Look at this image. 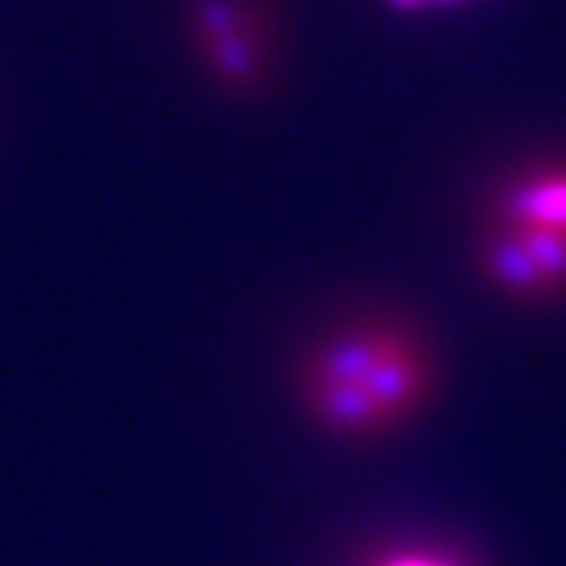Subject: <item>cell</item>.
<instances>
[{
  "instance_id": "cell-1",
  "label": "cell",
  "mask_w": 566,
  "mask_h": 566,
  "mask_svg": "<svg viewBox=\"0 0 566 566\" xmlns=\"http://www.w3.org/2000/svg\"><path fill=\"white\" fill-rule=\"evenodd\" d=\"M434 390V357L409 324L338 327L302 360L305 412L338 438H379L412 420Z\"/></svg>"
},
{
  "instance_id": "cell-2",
  "label": "cell",
  "mask_w": 566,
  "mask_h": 566,
  "mask_svg": "<svg viewBox=\"0 0 566 566\" xmlns=\"http://www.w3.org/2000/svg\"><path fill=\"white\" fill-rule=\"evenodd\" d=\"M196 52L210 77L232 93H251L269 74V27L254 0H196L188 11Z\"/></svg>"
},
{
  "instance_id": "cell-3",
  "label": "cell",
  "mask_w": 566,
  "mask_h": 566,
  "mask_svg": "<svg viewBox=\"0 0 566 566\" xmlns=\"http://www.w3.org/2000/svg\"><path fill=\"white\" fill-rule=\"evenodd\" d=\"M482 273L507 298H559L566 294V240L490 221L482 235Z\"/></svg>"
},
{
  "instance_id": "cell-4",
  "label": "cell",
  "mask_w": 566,
  "mask_h": 566,
  "mask_svg": "<svg viewBox=\"0 0 566 566\" xmlns=\"http://www.w3.org/2000/svg\"><path fill=\"white\" fill-rule=\"evenodd\" d=\"M490 221L566 240V158L507 177L493 199Z\"/></svg>"
},
{
  "instance_id": "cell-5",
  "label": "cell",
  "mask_w": 566,
  "mask_h": 566,
  "mask_svg": "<svg viewBox=\"0 0 566 566\" xmlns=\"http://www.w3.org/2000/svg\"><path fill=\"white\" fill-rule=\"evenodd\" d=\"M365 566H474V563L441 545H401V548L382 552V556H376Z\"/></svg>"
},
{
  "instance_id": "cell-6",
  "label": "cell",
  "mask_w": 566,
  "mask_h": 566,
  "mask_svg": "<svg viewBox=\"0 0 566 566\" xmlns=\"http://www.w3.org/2000/svg\"><path fill=\"white\" fill-rule=\"evenodd\" d=\"M394 8H409V11H423V8H446V4H460V0H390Z\"/></svg>"
}]
</instances>
